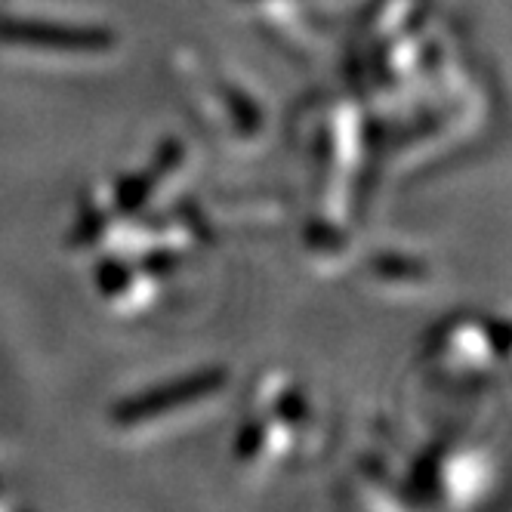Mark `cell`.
I'll list each match as a JSON object with an SVG mask.
<instances>
[{
  "label": "cell",
  "instance_id": "6da1fadb",
  "mask_svg": "<svg viewBox=\"0 0 512 512\" xmlns=\"http://www.w3.org/2000/svg\"><path fill=\"white\" fill-rule=\"evenodd\" d=\"M0 41L10 47L65 53V56H96L115 47V38L102 28L25 22V19H0Z\"/></svg>",
  "mask_w": 512,
  "mask_h": 512
},
{
  "label": "cell",
  "instance_id": "7a4b0ae2",
  "mask_svg": "<svg viewBox=\"0 0 512 512\" xmlns=\"http://www.w3.org/2000/svg\"><path fill=\"white\" fill-rule=\"evenodd\" d=\"M223 383H226L223 371H201V374H192V377H182V380H176L170 386L136 395V398L124 401V405H118L115 408V423L139 426V423L161 420L170 411H179L186 405H198V401L210 398L213 392L223 389Z\"/></svg>",
  "mask_w": 512,
  "mask_h": 512
}]
</instances>
